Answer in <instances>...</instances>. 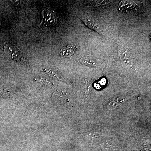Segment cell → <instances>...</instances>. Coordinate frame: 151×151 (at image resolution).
<instances>
[{
  "mask_svg": "<svg viewBox=\"0 0 151 151\" xmlns=\"http://www.w3.org/2000/svg\"><path fill=\"white\" fill-rule=\"evenodd\" d=\"M119 56L125 67L130 68L134 65V58L129 48L124 44L119 43Z\"/></svg>",
  "mask_w": 151,
  "mask_h": 151,
  "instance_id": "obj_1",
  "label": "cell"
},
{
  "mask_svg": "<svg viewBox=\"0 0 151 151\" xmlns=\"http://www.w3.org/2000/svg\"><path fill=\"white\" fill-rule=\"evenodd\" d=\"M130 98L129 96L126 95H119L113 97L108 103L107 108L109 110H113L116 109L122 105L123 103L129 100Z\"/></svg>",
  "mask_w": 151,
  "mask_h": 151,
  "instance_id": "obj_2",
  "label": "cell"
},
{
  "mask_svg": "<svg viewBox=\"0 0 151 151\" xmlns=\"http://www.w3.org/2000/svg\"><path fill=\"white\" fill-rule=\"evenodd\" d=\"M82 20L87 27L99 33L101 35H103V31L101 29V27L96 22L94 21V20L90 18L85 17L82 19Z\"/></svg>",
  "mask_w": 151,
  "mask_h": 151,
  "instance_id": "obj_3",
  "label": "cell"
},
{
  "mask_svg": "<svg viewBox=\"0 0 151 151\" xmlns=\"http://www.w3.org/2000/svg\"><path fill=\"white\" fill-rule=\"evenodd\" d=\"M76 49V47L75 45H67L61 49L60 55L63 57H69L74 54Z\"/></svg>",
  "mask_w": 151,
  "mask_h": 151,
  "instance_id": "obj_4",
  "label": "cell"
},
{
  "mask_svg": "<svg viewBox=\"0 0 151 151\" xmlns=\"http://www.w3.org/2000/svg\"><path fill=\"white\" fill-rule=\"evenodd\" d=\"M44 23L45 26H49L54 24L55 19L52 12L49 10L44 11Z\"/></svg>",
  "mask_w": 151,
  "mask_h": 151,
  "instance_id": "obj_5",
  "label": "cell"
},
{
  "mask_svg": "<svg viewBox=\"0 0 151 151\" xmlns=\"http://www.w3.org/2000/svg\"><path fill=\"white\" fill-rule=\"evenodd\" d=\"M8 47L12 59L15 61H21L22 58V55L17 48L12 45H8Z\"/></svg>",
  "mask_w": 151,
  "mask_h": 151,
  "instance_id": "obj_6",
  "label": "cell"
},
{
  "mask_svg": "<svg viewBox=\"0 0 151 151\" xmlns=\"http://www.w3.org/2000/svg\"><path fill=\"white\" fill-rule=\"evenodd\" d=\"M79 62L81 65L90 67H96L97 63L96 61L88 57H82L79 60Z\"/></svg>",
  "mask_w": 151,
  "mask_h": 151,
  "instance_id": "obj_7",
  "label": "cell"
},
{
  "mask_svg": "<svg viewBox=\"0 0 151 151\" xmlns=\"http://www.w3.org/2000/svg\"><path fill=\"white\" fill-rule=\"evenodd\" d=\"M135 6V3L132 1H123L120 3L119 8L122 10L133 8Z\"/></svg>",
  "mask_w": 151,
  "mask_h": 151,
  "instance_id": "obj_8",
  "label": "cell"
},
{
  "mask_svg": "<svg viewBox=\"0 0 151 151\" xmlns=\"http://www.w3.org/2000/svg\"><path fill=\"white\" fill-rule=\"evenodd\" d=\"M45 71L51 77H53L55 78L58 79H60L62 78L60 73L57 71V70H54L51 68H49V69H45Z\"/></svg>",
  "mask_w": 151,
  "mask_h": 151,
  "instance_id": "obj_9",
  "label": "cell"
},
{
  "mask_svg": "<svg viewBox=\"0 0 151 151\" xmlns=\"http://www.w3.org/2000/svg\"><path fill=\"white\" fill-rule=\"evenodd\" d=\"M13 4L14 6H18L20 3L19 1H13Z\"/></svg>",
  "mask_w": 151,
  "mask_h": 151,
  "instance_id": "obj_10",
  "label": "cell"
},
{
  "mask_svg": "<svg viewBox=\"0 0 151 151\" xmlns=\"http://www.w3.org/2000/svg\"><path fill=\"white\" fill-rule=\"evenodd\" d=\"M1 15H0V26H1Z\"/></svg>",
  "mask_w": 151,
  "mask_h": 151,
  "instance_id": "obj_11",
  "label": "cell"
}]
</instances>
